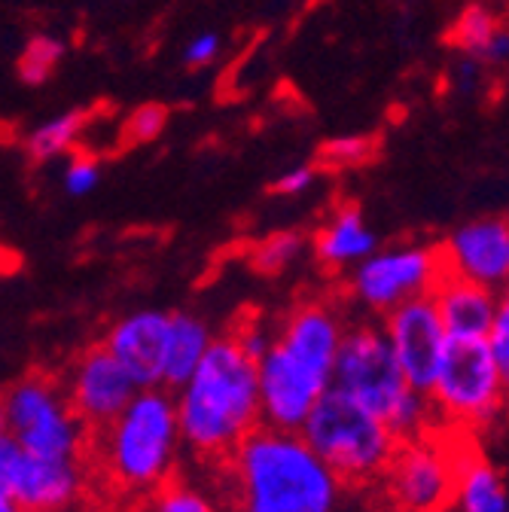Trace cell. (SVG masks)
<instances>
[{"label": "cell", "mask_w": 509, "mask_h": 512, "mask_svg": "<svg viewBox=\"0 0 509 512\" xmlns=\"http://www.w3.org/2000/svg\"><path fill=\"white\" fill-rule=\"evenodd\" d=\"M177 397L183 445L202 458H229L263 427L260 372L235 336H220Z\"/></svg>", "instance_id": "obj_1"}, {"label": "cell", "mask_w": 509, "mask_h": 512, "mask_svg": "<svg viewBox=\"0 0 509 512\" xmlns=\"http://www.w3.org/2000/svg\"><path fill=\"white\" fill-rule=\"evenodd\" d=\"M241 512H336L342 479L302 433L257 427L226 458Z\"/></svg>", "instance_id": "obj_2"}, {"label": "cell", "mask_w": 509, "mask_h": 512, "mask_svg": "<svg viewBox=\"0 0 509 512\" xmlns=\"http://www.w3.org/2000/svg\"><path fill=\"white\" fill-rule=\"evenodd\" d=\"M183 442L177 397L168 388L141 391L107 430L92 436L89 464L107 485L150 497L171 482Z\"/></svg>", "instance_id": "obj_3"}, {"label": "cell", "mask_w": 509, "mask_h": 512, "mask_svg": "<svg viewBox=\"0 0 509 512\" xmlns=\"http://www.w3.org/2000/svg\"><path fill=\"white\" fill-rule=\"evenodd\" d=\"M299 433L345 485L381 479L400 448L394 430L336 384L317 400Z\"/></svg>", "instance_id": "obj_4"}, {"label": "cell", "mask_w": 509, "mask_h": 512, "mask_svg": "<svg viewBox=\"0 0 509 512\" xmlns=\"http://www.w3.org/2000/svg\"><path fill=\"white\" fill-rule=\"evenodd\" d=\"M430 397L442 427L470 436L491 427L509 406V381L488 339H452Z\"/></svg>", "instance_id": "obj_5"}, {"label": "cell", "mask_w": 509, "mask_h": 512, "mask_svg": "<svg viewBox=\"0 0 509 512\" xmlns=\"http://www.w3.org/2000/svg\"><path fill=\"white\" fill-rule=\"evenodd\" d=\"M4 433L46 461H89V427L74 412L65 388L40 372L10 384L4 397Z\"/></svg>", "instance_id": "obj_6"}, {"label": "cell", "mask_w": 509, "mask_h": 512, "mask_svg": "<svg viewBox=\"0 0 509 512\" xmlns=\"http://www.w3.org/2000/svg\"><path fill=\"white\" fill-rule=\"evenodd\" d=\"M470 433L433 430L427 436L400 442L388 464L385 491L400 512H449L458 488V461Z\"/></svg>", "instance_id": "obj_7"}, {"label": "cell", "mask_w": 509, "mask_h": 512, "mask_svg": "<svg viewBox=\"0 0 509 512\" xmlns=\"http://www.w3.org/2000/svg\"><path fill=\"white\" fill-rule=\"evenodd\" d=\"M333 384L385 424L412 394V384L403 375V366L394 354L385 324L348 327L345 345L336 360Z\"/></svg>", "instance_id": "obj_8"}, {"label": "cell", "mask_w": 509, "mask_h": 512, "mask_svg": "<svg viewBox=\"0 0 509 512\" xmlns=\"http://www.w3.org/2000/svg\"><path fill=\"white\" fill-rule=\"evenodd\" d=\"M445 275L442 250L439 247H388L375 250L372 256L351 272V296L366 305L372 314L388 317L394 308L430 296Z\"/></svg>", "instance_id": "obj_9"}, {"label": "cell", "mask_w": 509, "mask_h": 512, "mask_svg": "<svg viewBox=\"0 0 509 512\" xmlns=\"http://www.w3.org/2000/svg\"><path fill=\"white\" fill-rule=\"evenodd\" d=\"M89 461H46L4 433L0 439V497L28 512H61L86 488Z\"/></svg>", "instance_id": "obj_10"}, {"label": "cell", "mask_w": 509, "mask_h": 512, "mask_svg": "<svg viewBox=\"0 0 509 512\" xmlns=\"http://www.w3.org/2000/svg\"><path fill=\"white\" fill-rule=\"evenodd\" d=\"M381 324H385V333L394 345V354L403 366L406 381L415 391L430 394L439 375V366H442V357H445V348L452 342L433 296H421L394 308Z\"/></svg>", "instance_id": "obj_11"}, {"label": "cell", "mask_w": 509, "mask_h": 512, "mask_svg": "<svg viewBox=\"0 0 509 512\" xmlns=\"http://www.w3.org/2000/svg\"><path fill=\"white\" fill-rule=\"evenodd\" d=\"M65 394L74 412L80 415V421L95 436L129 409V403L141 394V388L104 345H95L71 366Z\"/></svg>", "instance_id": "obj_12"}, {"label": "cell", "mask_w": 509, "mask_h": 512, "mask_svg": "<svg viewBox=\"0 0 509 512\" xmlns=\"http://www.w3.org/2000/svg\"><path fill=\"white\" fill-rule=\"evenodd\" d=\"M260 372V403H263V424L275 430L299 433L311 418L317 400L324 397L330 384L293 360L278 342L275 348L257 363Z\"/></svg>", "instance_id": "obj_13"}, {"label": "cell", "mask_w": 509, "mask_h": 512, "mask_svg": "<svg viewBox=\"0 0 509 512\" xmlns=\"http://www.w3.org/2000/svg\"><path fill=\"white\" fill-rule=\"evenodd\" d=\"M439 250L449 275L467 278L497 293L509 287V220H473L439 244Z\"/></svg>", "instance_id": "obj_14"}, {"label": "cell", "mask_w": 509, "mask_h": 512, "mask_svg": "<svg viewBox=\"0 0 509 512\" xmlns=\"http://www.w3.org/2000/svg\"><path fill=\"white\" fill-rule=\"evenodd\" d=\"M171 333V314L165 311H135L116 320L104 336V348L125 366L141 391L165 388V351Z\"/></svg>", "instance_id": "obj_15"}, {"label": "cell", "mask_w": 509, "mask_h": 512, "mask_svg": "<svg viewBox=\"0 0 509 512\" xmlns=\"http://www.w3.org/2000/svg\"><path fill=\"white\" fill-rule=\"evenodd\" d=\"M345 336H348L345 320L327 302H302L278 327V345L327 384H333L336 360L345 345Z\"/></svg>", "instance_id": "obj_16"}, {"label": "cell", "mask_w": 509, "mask_h": 512, "mask_svg": "<svg viewBox=\"0 0 509 512\" xmlns=\"http://www.w3.org/2000/svg\"><path fill=\"white\" fill-rule=\"evenodd\" d=\"M430 296L452 339H488L497 317V290L445 272Z\"/></svg>", "instance_id": "obj_17"}, {"label": "cell", "mask_w": 509, "mask_h": 512, "mask_svg": "<svg viewBox=\"0 0 509 512\" xmlns=\"http://www.w3.org/2000/svg\"><path fill=\"white\" fill-rule=\"evenodd\" d=\"M455 512H509V485L503 473L479 452L473 436L464 442L458 461Z\"/></svg>", "instance_id": "obj_18"}, {"label": "cell", "mask_w": 509, "mask_h": 512, "mask_svg": "<svg viewBox=\"0 0 509 512\" xmlns=\"http://www.w3.org/2000/svg\"><path fill=\"white\" fill-rule=\"evenodd\" d=\"M372 253H375V235L366 229L354 205H342L333 214V220L314 235V256L333 272L345 266H360Z\"/></svg>", "instance_id": "obj_19"}, {"label": "cell", "mask_w": 509, "mask_h": 512, "mask_svg": "<svg viewBox=\"0 0 509 512\" xmlns=\"http://www.w3.org/2000/svg\"><path fill=\"white\" fill-rule=\"evenodd\" d=\"M214 336L208 324L196 314H171V333H168V351H165V388L180 391L183 384L196 375L208 351L214 348Z\"/></svg>", "instance_id": "obj_20"}, {"label": "cell", "mask_w": 509, "mask_h": 512, "mask_svg": "<svg viewBox=\"0 0 509 512\" xmlns=\"http://www.w3.org/2000/svg\"><path fill=\"white\" fill-rule=\"evenodd\" d=\"M86 119H89L86 110H71V113H65V116H58V119L40 125L37 132H31V138H28V144H25L28 156H31L34 162H46V159H52V156H58V153L71 150V147L77 144L80 132L86 128Z\"/></svg>", "instance_id": "obj_21"}, {"label": "cell", "mask_w": 509, "mask_h": 512, "mask_svg": "<svg viewBox=\"0 0 509 512\" xmlns=\"http://www.w3.org/2000/svg\"><path fill=\"white\" fill-rule=\"evenodd\" d=\"M302 247H305V238L299 232L269 235L263 244H257V250H253V269L263 272V275H278L290 263H296V256L302 253Z\"/></svg>", "instance_id": "obj_22"}, {"label": "cell", "mask_w": 509, "mask_h": 512, "mask_svg": "<svg viewBox=\"0 0 509 512\" xmlns=\"http://www.w3.org/2000/svg\"><path fill=\"white\" fill-rule=\"evenodd\" d=\"M61 52H65V46H61L58 40L34 37L16 61V71H19L22 83H31V86L43 83L55 71V64L61 61Z\"/></svg>", "instance_id": "obj_23"}, {"label": "cell", "mask_w": 509, "mask_h": 512, "mask_svg": "<svg viewBox=\"0 0 509 512\" xmlns=\"http://www.w3.org/2000/svg\"><path fill=\"white\" fill-rule=\"evenodd\" d=\"M141 512H214V506L196 488H189V485L171 479L168 485H162L159 491L144 497V509Z\"/></svg>", "instance_id": "obj_24"}, {"label": "cell", "mask_w": 509, "mask_h": 512, "mask_svg": "<svg viewBox=\"0 0 509 512\" xmlns=\"http://www.w3.org/2000/svg\"><path fill=\"white\" fill-rule=\"evenodd\" d=\"M497 22L491 19V13L488 10H482V7H470L458 22H455V28H452V34H449V40L452 43H458L461 49H470V52H476V55H482L485 52V46L497 37Z\"/></svg>", "instance_id": "obj_25"}, {"label": "cell", "mask_w": 509, "mask_h": 512, "mask_svg": "<svg viewBox=\"0 0 509 512\" xmlns=\"http://www.w3.org/2000/svg\"><path fill=\"white\" fill-rule=\"evenodd\" d=\"M165 119H168V110L162 104H144L138 107L129 119L122 125V141L125 144H144V141H153L162 128H165Z\"/></svg>", "instance_id": "obj_26"}, {"label": "cell", "mask_w": 509, "mask_h": 512, "mask_svg": "<svg viewBox=\"0 0 509 512\" xmlns=\"http://www.w3.org/2000/svg\"><path fill=\"white\" fill-rule=\"evenodd\" d=\"M488 345H491V354L503 372V378L509 381V287L500 290V299H497V317H494V327L488 333Z\"/></svg>", "instance_id": "obj_27"}, {"label": "cell", "mask_w": 509, "mask_h": 512, "mask_svg": "<svg viewBox=\"0 0 509 512\" xmlns=\"http://www.w3.org/2000/svg\"><path fill=\"white\" fill-rule=\"evenodd\" d=\"M235 342L241 345V351L250 357V360H263L272 348H275V342H278V330L272 333V330H266L263 327V320H250V324H244V327H238L235 333Z\"/></svg>", "instance_id": "obj_28"}, {"label": "cell", "mask_w": 509, "mask_h": 512, "mask_svg": "<svg viewBox=\"0 0 509 512\" xmlns=\"http://www.w3.org/2000/svg\"><path fill=\"white\" fill-rule=\"evenodd\" d=\"M375 150V144L369 138H345V141H333L324 147V159L327 162H336V165H357L363 159H369Z\"/></svg>", "instance_id": "obj_29"}, {"label": "cell", "mask_w": 509, "mask_h": 512, "mask_svg": "<svg viewBox=\"0 0 509 512\" xmlns=\"http://www.w3.org/2000/svg\"><path fill=\"white\" fill-rule=\"evenodd\" d=\"M98 183V165L92 156H77L71 165H68V174H65V189L74 192V196H86L89 189H95Z\"/></svg>", "instance_id": "obj_30"}, {"label": "cell", "mask_w": 509, "mask_h": 512, "mask_svg": "<svg viewBox=\"0 0 509 512\" xmlns=\"http://www.w3.org/2000/svg\"><path fill=\"white\" fill-rule=\"evenodd\" d=\"M217 49H220V40L214 34H202L186 46V61L189 64H208L217 55Z\"/></svg>", "instance_id": "obj_31"}, {"label": "cell", "mask_w": 509, "mask_h": 512, "mask_svg": "<svg viewBox=\"0 0 509 512\" xmlns=\"http://www.w3.org/2000/svg\"><path fill=\"white\" fill-rule=\"evenodd\" d=\"M311 180H314L311 168H293L275 183V192H281V196H296V192H302Z\"/></svg>", "instance_id": "obj_32"}, {"label": "cell", "mask_w": 509, "mask_h": 512, "mask_svg": "<svg viewBox=\"0 0 509 512\" xmlns=\"http://www.w3.org/2000/svg\"><path fill=\"white\" fill-rule=\"evenodd\" d=\"M506 55H509V34H506V31H497V37L485 46L482 58H488V61H500V58H506Z\"/></svg>", "instance_id": "obj_33"}, {"label": "cell", "mask_w": 509, "mask_h": 512, "mask_svg": "<svg viewBox=\"0 0 509 512\" xmlns=\"http://www.w3.org/2000/svg\"><path fill=\"white\" fill-rule=\"evenodd\" d=\"M0 512H28V509H22L19 503H13L7 497H0Z\"/></svg>", "instance_id": "obj_34"}, {"label": "cell", "mask_w": 509, "mask_h": 512, "mask_svg": "<svg viewBox=\"0 0 509 512\" xmlns=\"http://www.w3.org/2000/svg\"><path fill=\"white\" fill-rule=\"evenodd\" d=\"M506 415H509V406H506Z\"/></svg>", "instance_id": "obj_35"}]
</instances>
